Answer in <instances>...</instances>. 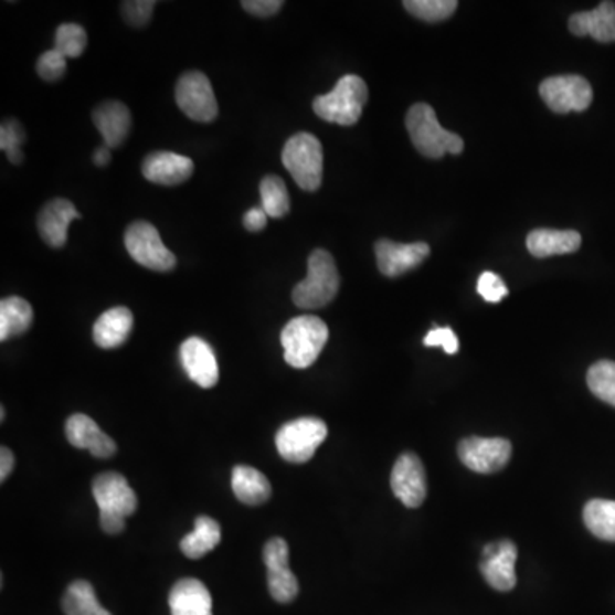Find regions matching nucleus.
Returning <instances> with one entry per match:
<instances>
[{
	"label": "nucleus",
	"mask_w": 615,
	"mask_h": 615,
	"mask_svg": "<svg viewBox=\"0 0 615 615\" xmlns=\"http://www.w3.org/2000/svg\"><path fill=\"white\" fill-rule=\"evenodd\" d=\"M86 46L87 33L81 24L65 23L57 28V34H55V49H57L64 57H81Z\"/></svg>",
	"instance_id": "33"
},
{
	"label": "nucleus",
	"mask_w": 615,
	"mask_h": 615,
	"mask_svg": "<svg viewBox=\"0 0 615 615\" xmlns=\"http://www.w3.org/2000/svg\"><path fill=\"white\" fill-rule=\"evenodd\" d=\"M329 340V327L311 315L293 318L280 332L284 359L296 370H306L317 361Z\"/></svg>",
	"instance_id": "2"
},
{
	"label": "nucleus",
	"mask_w": 615,
	"mask_h": 615,
	"mask_svg": "<svg viewBox=\"0 0 615 615\" xmlns=\"http://www.w3.org/2000/svg\"><path fill=\"white\" fill-rule=\"evenodd\" d=\"M99 524H102L103 532L117 536V533L124 532L125 518L117 517V515L99 513Z\"/></svg>",
	"instance_id": "41"
},
{
	"label": "nucleus",
	"mask_w": 615,
	"mask_h": 615,
	"mask_svg": "<svg viewBox=\"0 0 615 615\" xmlns=\"http://www.w3.org/2000/svg\"><path fill=\"white\" fill-rule=\"evenodd\" d=\"M93 496L98 502L102 515H117V517L127 518L136 513V492L121 474H99L93 480Z\"/></svg>",
	"instance_id": "12"
},
{
	"label": "nucleus",
	"mask_w": 615,
	"mask_h": 615,
	"mask_svg": "<svg viewBox=\"0 0 615 615\" xmlns=\"http://www.w3.org/2000/svg\"><path fill=\"white\" fill-rule=\"evenodd\" d=\"M404 8L415 18L427 21V23H438L448 20L457 11L458 2L455 0H407Z\"/></svg>",
	"instance_id": "32"
},
{
	"label": "nucleus",
	"mask_w": 615,
	"mask_h": 615,
	"mask_svg": "<svg viewBox=\"0 0 615 615\" xmlns=\"http://www.w3.org/2000/svg\"><path fill=\"white\" fill-rule=\"evenodd\" d=\"M583 520L593 536L615 542V501L592 499L583 510Z\"/></svg>",
	"instance_id": "28"
},
{
	"label": "nucleus",
	"mask_w": 615,
	"mask_h": 615,
	"mask_svg": "<svg viewBox=\"0 0 615 615\" xmlns=\"http://www.w3.org/2000/svg\"><path fill=\"white\" fill-rule=\"evenodd\" d=\"M267 212H265L264 209H250L245 218H243V226L252 231V233H258V231L265 230V226H267Z\"/></svg>",
	"instance_id": "40"
},
{
	"label": "nucleus",
	"mask_w": 615,
	"mask_h": 615,
	"mask_svg": "<svg viewBox=\"0 0 615 615\" xmlns=\"http://www.w3.org/2000/svg\"><path fill=\"white\" fill-rule=\"evenodd\" d=\"M174 98H177L180 110L192 120L208 124V121L215 120V117L220 114L214 89H212L211 81L204 72H185L178 79Z\"/></svg>",
	"instance_id": "8"
},
{
	"label": "nucleus",
	"mask_w": 615,
	"mask_h": 615,
	"mask_svg": "<svg viewBox=\"0 0 615 615\" xmlns=\"http://www.w3.org/2000/svg\"><path fill=\"white\" fill-rule=\"evenodd\" d=\"M430 252V245L423 242L404 245V243H395L392 240H378L374 245L378 268L386 277H399L409 273L412 268L423 264Z\"/></svg>",
	"instance_id": "15"
},
{
	"label": "nucleus",
	"mask_w": 615,
	"mask_h": 615,
	"mask_svg": "<svg viewBox=\"0 0 615 615\" xmlns=\"http://www.w3.org/2000/svg\"><path fill=\"white\" fill-rule=\"evenodd\" d=\"M62 608L65 615H98L102 611L98 596L92 583L77 580V582L68 585L64 598H62Z\"/></svg>",
	"instance_id": "29"
},
{
	"label": "nucleus",
	"mask_w": 615,
	"mask_h": 615,
	"mask_svg": "<svg viewBox=\"0 0 615 615\" xmlns=\"http://www.w3.org/2000/svg\"><path fill=\"white\" fill-rule=\"evenodd\" d=\"M221 542V524L211 517L195 518V530L189 536L183 537L180 549L190 559L204 558L209 552L214 551Z\"/></svg>",
	"instance_id": "27"
},
{
	"label": "nucleus",
	"mask_w": 615,
	"mask_h": 615,
	"mask_svg": "<svg viewBox=\"0 0 615 615\" xmlns=\"http://www.w3.org/2000/svg\"><path fill=\"white\" fill-rule=\"evenodd\" d=\"M368 102V86L356 74L340 77L329 95L315 98L314 110L330 124L351 127L363 115Z\"/></svg>",
	"instance_id": "4"
},
{
	"label": "nucleus",
	"mask_w": 615,
	"mask_h": 615,
	"mask_svg": "<svg viewBox=\"0 0 615 615\" xmlns=\"http://www.w3.org/2000/svg\"><path fill=\"white\" fill-rule=\"evenodd\" d=\"M580 246L582 234L573 230H536L527 236V248L537 258L566 255L576 252Z\"/></svg>",
	"instance_id": "24"
},
{
	"label": "nucleus",
	"mask_w": 615,
	"mask_h": 615,
	"mask_svg": "<svg viewBox=\"0 0 615 615\" xmlns=\"http://www.w3.org/2000/svg\"><path fill=\"white\" fill-rule=\"evenodd\" d=\"M409 136L414 148L426 158L439 159L445 155H460L464 139L457 134L443 129L433 106L417 103L405 117Z\"/></svg>",
	"instance_id": "1"
},
{
	"label": "nucleus",
	"mask_w": 615,
	"mask_h": 615,
	"mask_svg": "<svg viewBox=\"0 0 615 615\" xmlns=\"http://www.w3.org/2000/svg\"><path fill=\"white\" fill-rule=\"evenodd\" d=\"M76 205L67 199H53L43 205L39 214V233L43 242L52 248H62L67 243V231L72 221L79 220Z\"/></svg>",
	"instance_id": "19"
},
{
	"label": "nucleus",
	"mask_w": 615,
	"mask_h": 615,
	"mask_svg": "<svg viewBox=\"0 0 615 615\" xmlns=\"http://www.w3.org/2000/svg\"><path fill=\"white\" fill-rule=\"evenodd\" d=\"M98 615H112L110 612L106 611V608H102V611L98 612Z\"/></svg>",
	"instance_id": "44"
},
{
	"label": "nucleus",
	"mask_w": 615,
	"mask_h": 615,
	"mask_svg": "<svg viewBox=\"0 0 615 615\" xmlns=\"http://www.w3.org/2000/svg\"><path fill=\"white\" fill-rule=\"evenodd\" d=\"M125 248L130 257L156 273H170L177 267L171 250L162 243L159 231L148 221H136L125 231Z\"/></svg>",
	"instance_id": "7"
},
{
	"label": "nucleus",
	"mask_w": 615,
	"mask_h": 615,
	"mask_svg": "<svg viewBox=\"0 0 615 615\" xmlns=\"http://www.w3.org/2000/svg\"><path fill=\"white\" fill-rule=\"evenodd\" d=\"M518 549L511 540H499L487 544L483 551L480 561V573L486 577V582L499 592H510L517 585V564Z\"/></svg>",
	"instance_id": "14"
},
{
	"label": "nucleus",
	"mask_w": 615,
	"mask_h": 615,
	"mask_svg": "<svg viewBox=\"0 0 615 615\" xmlns=\"http://www.w3.org/2000/svg\"><path fill=\"white\" fill-rule=\"evenodd\" d=\"M568 26L574 36L590 34L596 42H615V4L602 2L593 11L576 12L571 15Z\"/></svg>",
	"instance_id": "21"
},
{
	"label": "nucleus",
	"mask_w": 615,
	"mask_h": 615,
	"mask_svg": "<svg viewBox=\"0 0 615 615\" xmlns=\"http://www.w3.org/2000/svg\"><path fill=\"white\" fill-rule=\"evenodd\" d=\"M511 449V443L505 438L470 436L458 445V457L474 473L495 474L508 465Z\"/></svg>",
	"instance_id": "11"
},
{
	"label": "nucleus",
	"mask_w": 615,
	"mask_h": 615,
	"mask_svg": "<svg viewBox=\"0 0 615 615\" xmlns=\"http://www.w3.org/2000/svg\"><path fill=\"white\" fill-rule=\"evenodd\" d=\"M180 359L190 380L201 389H212L220 382V367L211 346L201 337H190L180 348Z\"/></svg>",
	"instance_id": "16"
},
{
	"label": "nucleus",
	"mask_w": 615,
	"mask_h": 615,
	"mask_svg": "<svg viewBox=\"0 0 615 615\" xmlns=\"http://www.w3.org/2000/svg\"><path fill=\"white\" fill-rule=\"evenodd\" d=\"M65 71H67V57H64L57 49L43 53L36 62V72L46 83H55V81L62 79Z\"/></svg>",
	"instance_id": "35"
},
{
	"label": "nucleus",
	"mask_w": 615,
	"mask_h": 615,
	"mask_svg": "<svg viewBox=\"0 0 615 615\" xmlns=\"http://www.w3.org/2000/svg\"><path fill=\"white\" fill-rule=\"evenodd\" d=\"M168 602L171 615H212L211 593L195 577H185L174 583Z\"/></svg>",
	"instance_id": "22"
},
{
	"label": "nucleus",
	"mask_w": 615,
	"mask_h": 615,
	"mask_svg": "<svg viewBox=\"0 0 615 615\" xmlns=\"http://www.w3.org/2000/svg\"><path fill=\"white\" fill-rule=\"evenodd\" d=\"M110 148H108V146H105V144H103V146H99V148L96 149L95 155H93V161H95L96 167H106V165L110 162Z\"/></svg>",
	"instance_id": "43"
},
{
	"label": "nucleus",
	"mask_w": 615,
	"mask_h": 615,
	"mask_svg": "<svg viewBox=\"0 0 615 615\" xmlns=\"http://www.w3.org/2000/svg\"><path fill=\"white\" fill-rule=\"evenodd\" d=\"M262 209L267 212L268 218L279 220L289 212V192L283 178L276 174H267L261 182Z\"/></svg>",
	"instance_id": "30"
},
{
	"label": "nucleus",
	"mask_w": 615,
	"mask_h": 615,
	"mask_svg": "<svg viewBox=\"0 0 615 615\" xmlns=\"http://www.w3.org/2000/svg\"><path fill=\"white\" fill-rule=\"evenodd\" d=\"M65 436L74 448L89 449L93 457L110 458L117 454V443L87 415H71L65 423Z\"/></svg>",
	"instance_id": "18"
},
{
	"label": "nucleus",
	"mask_w": 615,
	"mask_h": 615,
	"mask_svg": "<svg viewBox=\"0 0 615 615\" xmlns=\"http://www.w3.org/2000/svg\"><path fill=\"white\" fill-rule=\"evenodd\" d=\"M134 329V315L125 306H115L105 311L93 327V339L102 349H117L127 342Z\"/></svg>",
	"instance_id": "23"
},
{
	"label": "nucleus",
	"mask_w": 615,
	"mask_h": 615,
	"mask_svg": "<svg viewBox=\"0 0 615 615\" xmlns=\"http://www.w3.org/2000/svg\"><path fill=\"white\" fill-rule=\"evenodd\" d=\"M155 6V0H129V2H121V14H124L125 23L134 28L146 26L151 21Z\"/></svg>",
	"instance_id": "36"
},
{
	"label": "nucleus",
	"mask_w": 615,
	"mask_h": 615,
	"mask_svg": "<svg viewBox=\"0 0 615 615\" xmlns=\"http://www.w3.org/2000/svg\"><path fill=\"white\" fill-rule=\"evenodd\" d=\"M477 291L487 303H499L508 296L505 280L495 273L480 274L477 280Z\"/></svg>",
	"instance_id": "37"
},
{
	"label": "nucleus",
	"mask_w": 615,
	"mask_h": 615,
	"mask_svg": "<svg viewBox=\"0 0 615 615\" xmlns=\"http://www.w3.org/2000/svg\"><path fill=\"white\" fill-rule=\"evenodd\" d=\"M586 383L593 395L615 407V363L614 361H598L586 374Z\"/></svg>",
	"instance_id": "31"
},
{
	"label": "nucleus",
	"mask_w": 615,
	"mask_h": 615,
	"mask_svg": "<svg viewBox=\"0 0 615 615\" xmlns=\"http://www.w3.org/2000/svg\"><path fill=\"white\" fill-rule=\"evenodd\" d=\"M327 424L318 417H299L280 426L276 446L280 457L291 464H305L314 458L318 446L327 438Z\"/></svg>",
	"instance_id": "6"
},
{
	"label": "nucleus",
	"mask_w": 615,
	"mask_h": 615,
	"mask_svg": "<svg viewBox=\"0 0 615 615\" xmlns=\"http://www.w3.org/2000/svg\"><path fill=\"white\" fill-rule=\"evenodd\" d=\"M15 458L12 455L11 449L8 446H2L0 448V480L6 483L8 477L11 476L12 470H14Z\"/></svg>",
	"instance_id": "42"
},
{
	"label": "nucleus",
	"mask_w": 615,
	"mask_h": 615,
	"mask_svg": "<svg viewBox=\"0 0 615 615\" xmlns=\"http://www.w3.org/2000/svg\"><path fill=\"white\" fill-rule=\"evenodd\" d=\"M26 140L24 127L14 118H6L0 127V149L8 155L12 165H21L24 161L23 144Z\"/></svg>",
	"instance_id": "34"
},
{
	"label": "nucleus",
	"mask_w": 615,
	"mask_h": 615,
	"mask_svg": "<svg viewBox=\"0 0 615 615\" xmlns=\"http://www.w3.org/2000/svg\"><path fill=\"white\" fill-rule=\"evenodd\" d=\"M392 491L407 508H420L427 495L426 470L417 455L404 454L395 462L390 477Z\"/></svg>",
	"instance_id": "13"
},
{
	"label": "nucleus",
	"mask_w": 615,
	"mask_h": 615,
	"mask_svg": "<svg viewBox=\"0 0 615 615\" xmlns=\"http://www.w3.org/2000/svg\"><path fill=\"white\" fill-rule=\"evenodd\" d=\"M540 96L554 114L585 112L592 105L593 89L582 76H554L542 81Z\"/></svg>",
	"instance_id": "9"
},
{
	"label": "nucleus",
	"mask_w": 615,
	"mask_h": 615,
	"mask_svg": "<svg viewBox=\"0 0 615 615\" xmlns=\"http://www.w3.org/2000/svg\"><path fill=\"white\" fill-rule=\"evenodd\" d=\"M193 161L187 156L170 151H156L142 161V174L156 185L177 187L193 174Z\"/></svg>",
	"instance_id": "17"
},
{
	"label": "nucleus",
	"mask_w": 615,
	"mask_h": 615,
	"mask_svg": "<svg viewBox=\"0 0 615 615\" xmlns=\"http://www.w3.org/2000/svg\"><path fill=\"white\" fill-rule=\"evenodd\" d=\"M283 165L299 189L315 192L324 180V149L314 134H295L284 144Z\"/></svg>",
	"instance_id": "5"
},
{
	"label": "nucleus",
	"mask_w": 615,
	"mask_h": 615,
	"mask_svg": "<svg viewBox=\"0 0 615 615\" xmlns=\"http://www.w3.org/2000/svg\"><path fill=\"white\" fill-rule=\"evenodd\" d=\"M33 324V308L20 296H9L0 301V340L23 336Z\"/></svg>",
	"instance_id": "26"
},
{
	"label": "nucleus",
	"mask_w": 615,
	"mask_h": 615,
	"mask_svg": "<svg viewBox=\"0 0 615 615\" xmlns=\"http://www.w3.org/2000/svg\"><path fill=\"white\" fill-rule=\"evenodd\" d=\"M93 121L102 134L105 146L120 148L132 129V115L121 102H103L93 112Z\"/></svg>",
	"instance_id": "20"
},
{
	"label": "nucleus",
	"mask_w": 615,
	"mask_h": 615,
	"mask_svg": "<svg viewBox=\"0 0 615 615\" xmlns=\"http://www.w3.org/2000/svg\"><path fill=\"white\" fill-rule=\"evenodd\" d=\"M280 0H243L242 8L257 18H271L283 8Z\"/></svg>",
	"instance_id": "39"
},
{
	"label": "nucleus",
	"mask_w": 615,
	"mask_h": 615,
	"mask_svg": "<svg viewBox=\"0 0 615 615\" xmlns=\"http://www.w3.org/2000/svg\"><path fill=\"white\" fill-rule=\"evenodd\" d=\"M424 346L427 348H443L446 354H455L458 351V339L449 327H434L424 337Z\"/></svg>",
	"instance_id": "38"
},
{
	"label": "nucleus",
	"mask_w": 615,
	"mask_h": 615,
	"mask_svg": "<svg viewBox=\"0 0 615 615\" xmlns=\"http://www.w3.org/2000/svg\"><path fill=\"white\" fill-rule=\"evenodd\" d=\"M264 563L267 566V582L271 595L279 604H289L298 596V577L289 570V545L286 540H268L264 548Z\"/></svg>",
	"instance_id": "10"
},
{
	"label": "nucleus",
	"mask_w": 615,
	"mask_h": 615,
	"mask_svg": "<svg viewBox=\"0 0 615 615\" xmlns=\"http://www.w3.org/2000/svg\"><path fill=\"white\" fill-rule=\"evenodd\" d=\"M339 287V271L332 255L327 250H314L308 257V276L293 289V303L305 310H318L336 299Z\"/></svg>",
	"instance_id": "3"
},
{
	"label": "nucleus",
	"mask_w": 615,
	"mask_h": 615,
	"mask_svg": "<svg viewBox=\"0 0 615 615\" xmlns=\"http://www.w3.org/2000/svg\"><path fill=\"white\" fill-rule=\"evenodd\" d=\"M231 486L234 496L243 505L261 506L267 502L273 495V487L267 477L248 465H236L231 474Z\"/></svg>",
	"instance_id": "25"
}]
</instances>
